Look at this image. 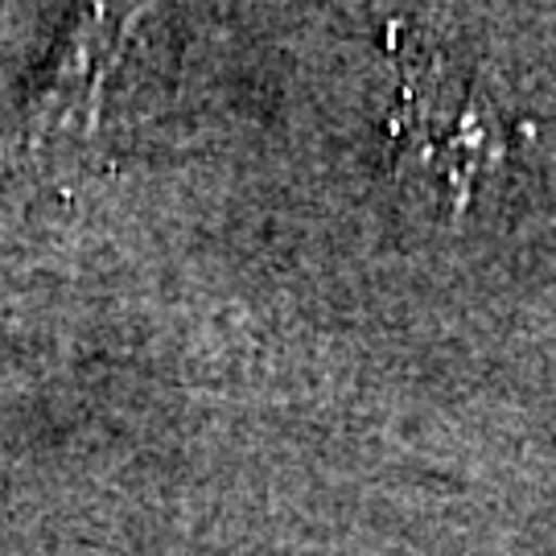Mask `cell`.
<instances>
[{"label":"cell","mask_w":556,"mask_h":556,"mask_svg":"<svg viewBox=\"0 0 556 556\" xmlns=\"http://www.w3.org/2000/svg\"><path fill=\"white\" fill-rule=\"evenodd\" d=\"M392 59L400 66L392 112L400 178L441 211H466L503 149L495 108L413 29H392Z\"/></svg>","instance_id":"1"},{"label":"cell","mask_w":556,"mask_h":556,"mask_svg":"<svg viewBox=\"0 0 556 556\" xmlns=\"http://www.w3.org/2000/svg\"><path fill=\"white\" fill-rule=\"evenodd\" d=\"M149 0H87L66 29L59 59L17 128L0 140V178L46 174L91 144L103 116L108 79L124 62Z\"/></svg>","instance_id":"2"}]
</instances>
